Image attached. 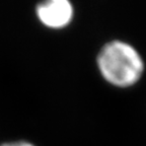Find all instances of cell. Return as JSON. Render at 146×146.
Returning a JSON list of instances; mask_svg holds the SVG:
<instances>
[{
    "mask_svg": "<svg viewBox=\"0 0 146 146\" xmlns=\"http://www.w3.org/2000/svg\"><path fill=\"white\" fill-rule=\"evenodd\" d=\"M98 67L106 81L124 88L139 81L144 71V62L133 46L116 40L106 44L100 51Z\"/></svg>",
    "mask_w": 146,
    "mask_h": 146,
    "instance_id": "6da1fadb",
    "label": "cell"
},
{
    "mask_svg": "<svg viewBox=\"0 0 146 146\" xmlns=\"http://www.w3.org/2000/svg\"><path fill=\"white\" fill-rule=\"evenodd\" d=\"M0 146H35L33 143L27 141H13V142H7V143H4Z\"/></svg>",
    "mask_w": 146,
    "mask_h": 146,
    "instance_id": "3957f363",
    "label": "cell"
},
{
    "mask_svg": "<svg viewBox=\"0 0 146 146\" xmlns=\"http://www.w3.org/2000/svg\"><path fill=\"white\" fill-rule=\"evenodd\" d=\"M36 14L45 25L60 29L71 21L73 7L67 0H48L36 6Z\"/></svg>",
    "mask_w": 146,
    "mask_h": 146,
    "instance_id": "7a4b0ae2",
    "label": "cell"
}]
</instances>
